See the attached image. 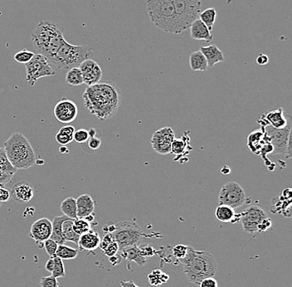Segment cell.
Wrapping results in <instances>:
<instances>
[{
	"mask_svg": "<svg viewBox=\"0 0 292 287\" xmlns=\"http://www.w3.org/2000/svg\"><path fill=\"white\" fill-rule=\"evenodd\" d=\"M61 211L63 215L67 217L69 219H78V207H77V200L72 197H68L61 202L60 206Z\"/></svg>",
	"mask_w": 292,
	"mask_h": 287,
	"instance_id": "f1b7e54d",
	"label": "cell"
},
{
	"mask_svg": "<svg viewBox=\"0 0 292 287\" xmlns=\"http://www.w3.org/2000/svg\"><path fill=\"white\" fill-rule=\"evenodd\" d=\"M113 242H115V240H114L112 233H105L103 238L101 239L99 247L102 249V251H103V250L106 249V247H108L109 245L111 244V243H113Z\"/></svg>",
	"mask_w": 292,
	"mask_h": 287,
	"instance_id": "bcb514c9",
	"label": "cell"
},
{
	"mask_svg": "<svg viewBox=\"0 0 292 287\" xmlns=\"http://www.w3.org/2000/svg\"><path fill=\"white\" fill-rule=\"evenodd\" d=\"M122 260V257H120V255L119 253L115 255V256H112V257H109V261L111 262L112 266H117L120 263V261Z\"/></svg>",
	"mask_w": 292,
	"mask_h": 287,
	"instance_id": "db71d44e",
	"label": "cell"
},
{
	"mask_svg": "<svg viewBox=\"0 0 292 287\" xmlns=\"http://www.w3.org/2000/svg\"><path fill=\"white\" fill-rule=\"evenodd\" d=\"M78 249L68 247L65 244H59L56 252V257L63 260H72L78 257Z\"/></svg>",
	"mask_w": 292,
	"mask_h": 287,
	"instance_id": "836d02e7",
	"label": "cell"
},
{
	"mask_svg": "<svg viewBox=\"0 0 292 287\" xmlns=\"http://www.w3.org/2000/svg\"><path fill=\"white\" fill-rule=\"evenodd\" d=\"M146 10L152 24L165 33H184L177 18L172 0H147Z\"/></svg>",
	"mask_w": 292,
	"mask_h": 287,
	"instance_id": "5b68a950",
	"label": "cell"
},
{
	"mask_svg": "<svg viewBox=\"0 0 292 287\" xmlns=\"http://www.w3.org/2000/svg\"><path fill=\"white\" fill-rule=\"evenodd\" d=\"M66 82L69 85L73 87L84 84L83 74L79 67H73L66 73Z\"/></svg>",
	"mask_w": 292,
	"mask_h": 287,
	"instance_id": "d6a6232c",
	"label": "cell"
},
{
	"mask_svg": "<svg viewBox=\"0 0 292 287\" xmlns=\"http://www.w3.org/2000/svg\"><path fill=\"white\" fill-rule=\"evenodd\" d=\"M149 283L150 285L154 286H159L167 282L170 279V275L166 273L163 272L160 269H156L151 271V274H149L148 276Z\"/></svg>",
	"mask_w": 292,
	"mask_h": 287,
	"instance_id": "1f68e13d",
	"label": "cell"
},
{
	"mask_svg": "<svg viewBox=\"0 0 292 287\" xmlns=\"http://www.w3.org/2000/svg\"><path fill=\"white\" fill-rule=\"evenodd\" d=\"M179 24L184 31L198 19L201 13V0H172Z\"/></svg>",
	"mask_w": 292,
	"mask_h": 287,
	"instance_id": "9c48e42d",
	"label": "cell"
},
{
	"mask_svg": "<svg viewBox=\"0 0 292 287\" xmlns=\"http://www.w3.org/2000/svg\"><path fill=\"white\" fill-rule=\"evenodd\" d=\"M0 205H1V202H0Z\"/></svg>",
	"mask_w": 292,
	"mask_h": 287,
	"instance_id": "680465c9",
	"label": "cell"
},
{
	"mask_svg": "<svg viewBox=\"0 0 292 287\" xmlns=\"http://www.w3.org/2000/svg\"><path fill=\"white\" fill-rule=\"evenodd\" d=\"M52 276L55 278L65 277L66 276V271H65V266H64L63 261L59 257H54V267L52 271Z\"/></svg>",
	"mask_w": 292,
	"mask_h": 287,
	"instance_id": "f35d334b",
	"label": "cell"
},
{
	"mask_svg": "<svg viewBox=\"0 0 292 287\" xmlns=\"http://www.w3.org/2000/svg\"><path fill=\"white\" fill-rule=\"evenodd\" d=\"M14 174L10 173H0V188L5 187L12 179Z\"/></svg>",
	"mask_w": 292,
	"mask_h": 287,
	"instance_id": "816d5d0a",
	"label": "cell"
},
{
	"mask_svg": "<svg viewBox=\"0 0 292 287\" xmlns=\"http://www.w3.org/2000/svg\"><path fill=\"white\" fill-rule=\"evenodd\" d=\"M78 219H85L94 212L95 201L89 194H83L77 199Z\"/></svg>",
	"mask_w": 292,
	"mask_h": 287,
	"instance_id": "603a6c76",
	"label": "cell"
},
{
	"mask_svg": "<svg viewBox=\"0 0 292 287\" xmlns=\"http://www.w3.org/2000/svg\"><path fill=\"white\" fill-rule=\"evenodd\" d=\"M198 18L208 29L212 30L217 18V11L214 8H208L207 10L202 11L198 15Z\"/></svg>",
	"mask_w": 292,
	"mask_h": 287,
	"instance_id": "e575fe53",
	"label": "cell"
},
{
	"mask_svg": "<svg viewBox=\"0 0 292 287\" xmlns=\"http://www.w3.org/2000/svg\"><path fill=\"white\" fill-rule=\"evenodd\" d=\"M26 70V81L30 87H33L40 78L52 77L56 74L47 57L36 53L28 63L24 65Z\"/></svg>",
	"mask_w": 292,
	"mask_h": 287,
	"instance_id": "30bf717a",
	"label": "cell"
},
{
	"mask_svg": "<svg viewBox=\"0 0 292 287\" xmlns=\"http://www.w3.org/2000/svg\"><path fill=\"white\" fill-rule=\"evenodd\" d=\"M200 51L207 60L208 67H212L218 62L225 61L224 53L216 45L211 44L207 47H201Z\"/></svg>",
	"mask_w": 292,
	"mask_h": 287,
	"instance_id": "d4e9b609",
	"label": "cell"
},
{
	"mask_svg": "<svg viewBox=\"0 0 292 287\" xmlns=\"http://www.w3.org/2000/svg\"><path fill=\"white\" fill-rule=\"evenodd\" d=\"M53 114L59 122L70 124L78 117V106L71 100L62 98L55 105Z\"/></svg>",
	"mask_w": 292,
	"mask_h": 287,
	"instance_id": "5bb4252c",
	"label": "cell"
},
{
	"mask_svg": "<svg viewBox=\"0 0 292 287\" xmlns=\"http://www.w3.org/2000/svg\"><path fill=\"white\" fill-rule=\"evenodd\" d=\"M40 285L41 287H59V283L57 278L51 275L41 278Z\"/></svg>",
	"mask_w": 292,
	"mask_h": 287,
	"instance_id": "ee69618b",
	"label": "cell"
},
{
	"mask_svg": "<svg viewBox=\"0 0 292 287\" xmlns=\"http://www.w3.org/2000/svg\"><path fill=\"white\" fill-rule=\"evenodd\" d=\"M267 143H271V140L262 128L253 130L247 139L250 151L257 156H259L262 148Z\"/></svg>",
	"mask_w": 292,
	"mask_h": 287,
	"instance_id": "d6986e66",
	"label": "cell"
},
{
	"mask_svg": "<svg viewBox=\"0 0 292 287\" xmlns=\"http://www.w3.org/2000/svg\"><path fill=\"white\" fill-rule=\"evenodd\" d=\"M58 245L55 241L49 238V239H47L43 243V247H44L45 251H46L47 254L49 255L50 257H55Z\"/></svg>",
	"mask_w": 292,
	"mask_h": 287,
	"instance_id": "ab89813d",
	"label": "cell"
},
{
	"mask_svg": "<svg viewBox=\"0 0 292 287\" xmlns=\"http://www.w3.org/2000/svg\"><path fill=\"white\" fill-rule=\"evenodd\" d=\"M17 170L13 167L10 161L8 160L4 149L0 148V173H10L15 174Z\"/></svg>",
	"mask_w": 292,
	"mask_h": 287,
	"instance_id": "8d00e7d4",
	"label": "cell"
},
{
	"mask_svg": "<svg viewBox=\"0 0 292 287\" xmlns=\"http://www.w3.org/2000/svg\"><path fill=\"white\" fill-rule=\"evenodd\" d=\"M119 254L123 259L127 261L128 270L130 271V264L131 261H134L138 266H143L147 262V259L144 258L140 253L139 246H130L120 250Z\"/></svg>",
	"mask_w": 292,
	"mask_h": 287,
	"instance_id": "7402d4cb",
	"label": "cell"
},
{
	"mask_svg": "<svg viewBox=\"0 0 292 287\" xmlns=\"http://www.w3.org/2000/svg\"><path fill=\"white\" fill-rule=\"evenodd\" d=\"M53 267H54V257H51L45 265V268L48 272L52 273Z\"/></svg>",
	"mask_w": 292,
	"mask_h": 287,
	"instance_id": "11a10c76",
	"label": "cell"
},
{
	"mask_svg": "<svg viewBox=\"0 0 292 287\" xmlns=\"http://www.w3.org/2000/svg\"><path fill=\"white\" fill-rule=\"evenodd\" d=\"M10 193H11V198L15 202L23 204L33 199L34 189H33V187L27 182H19L14 184Z\"/></svg>",
	"mask_w": 292,
	"mask_h": 287,
	"instance_id": "ac0fdd59",
	"label": "cell"
},
{
	"mask_svg": "<svg viewBox=\"0 0 292 287\" xmlns=\"http://www.w3.org/2000/svg\"><path fill=\"white\" fill-rule=\"evenodd\" d=\"M139 248L142 256L147 260L154 257L156 253V249L151 245H139Z\"/></svg>",
	"mask_w": 292,
	"mask_h": 287,
	"instance_id": "7bdbcfd3",
	"label": "cell"
},
{
	"mask_svg": "<svg viewBox=\"0 0 292 287\" xmlns=\"http://www.w3.org/2000/svg\"><path fill=\"white\" fill-rule=\"evenodd\" d=\"M187 134L188 133H185L184 135L180 138H175L171 146V153L179 158H183L188 156L189 152L193 150L189 145L190 138Z\"/></svg>",
	"mask_w": 292,
	"mask_h": 287,
	"instance_id": "484cf974",
	"label": "cell"
},
{
	"mask_svg": "<svg viewBox=\"0 0 292 287\" xmlns=\"http://www.w3.org/2000/svg\"><path fill=\"white\" fill-rule=\"evenodd\" d=\"M269 62V57L267 55L259 54V56L257 57V63L258 65H261V66H263V65H266V64Z\"/></svg>",
	"mask_w": 292,
	"mask_h": 287,
	"instance_id": "f5cc1de1",
	"label": "cell"
},
{
	"mask_svg": "<svg viewBox=\"0 0 292 287\" xmlns=\"http://www.w3.org/2000/svg\"><path fill=\"white\" fill-rule=\"evenodd\" d=\"M290 121H292L291 115L285 113L281 107L274 109L269 111L268 113L264 114L258 120L261 126L270 125L276 129L286 127Z\"/></svg>",
	"mask_w": 292,
	"mask_h": 287,
	"instance_id": "2e32d148",
	"label": "cell"
},
{
	"mask_svg": "<svg viewBox=\"0 0 292 287\" xmlns=\"http://www.w3.org/2000/svg\"><path fill=\"white\" fill-rule=\"evenodd\" d=\"M175 138L172 128H161L152 135L151 140L152 149L160 155H169L171 153V146Z\"/></svg>",
	"mask_w": 292,
	"mask_h": 287,
	"instance_id": "4fadbf2b",
	"label": "cell"
},
{
	"mask_svg": "<svg viewBox=\"0 0 292 287\" xmlns=\"http://www.w3.org/2000/svg\"><path fill=\"white\" fill-rule=\"evenodd\" d=\"M188 247H189V246H186V245H177V246L172 248L173 256L175 258L178 259V261L184 258L185 256H186L187 252H188Z\"/></svg>",
	"mask_w": 292,
	"mask_h": 287,
	"instance_id": "60d3db41",
	"label": "cell"
},
{
	"mask_svg": "<svg viewBox=\"0 0 292 287\" xmlns=\"http://www.w3.org/2000/svg\"><path fill=\"white\" fill-rule=\"evenodd\" d=\"M199 287H218L217 280L213 277H207L203 279L199 284Z\"/></svg>",
	"mask_w": 292,
	"mask_h": 287,
	"instance_id": "681fc988",
	"label": "cell"
},
{
	"mask_svg": "<svg viewBox=\"0 0 292 287\" xmlns=\"http://www.w3.org/2000/svg\"><path fill=\"white\" fill-rule=\"evenodd\" d=\"M247 201L245 191L236 182H229L222 186L218 194L220 204L227 205L233 208L243 206Z\"/></svg>",
	"mask_w": 292,
	"mask_h": 287,
	"instance_id": "8fae6325",
	"label": "cell"
},
{
	"mask_svg": "<svg viewBox=\"0 0 292 287\" xmlns=\"http://www.w3.org/2000/svg\"><path fill=\"white\" fill-rule=\"evenodd\" d=\"M215 217L218 221L224 224H236L240 221L241 215L237 214L235 209L227 205L219 204L215 210Z\"/></svg>",
	"mask_w": 292,
	"mask_h": 287,
	"instance_id": "cb8c5ba5",
	"label": "cell"
},
{
	"mask_svg": "<svg viewBox=\"0 0 292 287\" xmlns=\"http://www.w3.org/2000/svg\"><path fill=\"white\" fill-rule=\"evenodd\" d=\"M102 145V140L100 138H97V137H89L88 139V146L91 150H93V151H97L100 148V146Z\"/></svg>",
	"mask_w": 292,
	"mask_h": 287,
	"instance_id": "c3c4849f",
	"label": "cell"
},
{
	"mask_svg": "<svg viewBox=\"0 0 292 287\" xmlns=\"http://www.w3.org/2000/svg\"><path fill=\"white\" fill-rule=\"evenodd\" d=\"M191 38L194 40L206 41L207 43L212 42L213 39L211 29H208L200 19H197L192 23L190 27Z\"/></svg>",
	"mask_w": 292,
	"mask_h": 287,
	"instance_id": "ffe728a7",
	"label": "cell"
},
{
	"mask_svg": "<svg viewBox=\"0 0 292 287\" xmlns=\"http://www.w3.org/2000/svg\"><path fill=\"white\" fill-rule=\"evenodd\" d=\"M59 151H60V153L61 154L68 153V150H67V148H66V147H64V146H62V147L59 149Z\"/></svg>",
	"mask_w": 292,
	"mask_h": 287,
	"instance_id": "6f0895ef",
	"label": "cell"
},
{
	"mask_svg": "<svg viewBox=\"0 0 292 287\" xmlns=\"http://www.w3.org/2000/svg\"><path fill=\"white\" fill-rule=\"evenodd\" d=\"M92 49L87 45H73L64 40L56 54L48 60L55 71L66 74V71L78 67L83 61L91 58Z\"/></svg>",
	"mask_w": 292,
	"mask_h": 287,
	"instance_id": "8992f818",
	"label": "cell"
},
{
	"mask_svg": "<svg viewBox=\"0 0 292 287\" xmlns=\"http://www.w3.org/2000/svg\"><path fill=\"white\" fill-rule=\"evenodd\" d=\"M120 283L121 287H139L134 284L133 280H121Z\"/></svg>",
	"mask_w": 292,
	"mask_h": 287,
	"instance_id": "9f6ffc18",
	"label": "cell"
},
{
	"mask_svg": "<svg viewBox=\"0 0 292 287\" xmlns=\"http://www.w3.org/2000/svg\"><path fill=\"white\" fill-rule=\"evenodd\" d=\"M83 74L84 84L89 86L95 85L100 83L102 78V70L99 64L93 59L88 58L83 61L78 66Z\"/></svg>",
	"mask_w": 292,
	"mask_h": 287,
	"instance_id": "e0dca14e",
	"label": "cell"
},
{
	"mask_svg": "<svg viewBox=\"0 0 292 287\" xmlns=\"http://www.w3.org/2000/svg\"><path fill=\"white\" fill-rule=\"evenodd\" d=\"M240 215V221L242 222L243 230L249 234L258 233V225L268 217L262 207L257 205H251L243 212H241Z\"/></svg>",
	"mask_w": 292,
	"mask_h": 287,
	"instance_id": "7c38bea8",
	"label": "cell"
},
{
	"mask_svg": "<svg viewBox=\"0 0 292 287\" xmlns=\"http://www.w3.org/2000/svg\"><path fill=\"white\" fill-rule=\"evenodd\" d=\"M83 105L91 115L100 120L113 117L121 102V92L116 83L104 81L87 87L83 95Z\"/></svg>",
	"mask_w": 292,
	"mask_h": 287,
	"instance_id": "6da1fadb",
	"label": "cell"
},
{
	"mask_svg": "<svg viewBox=\"0 0 292 287\" xmlns=\"http://www.w3.org/2000/svg\"><path fill=\"white\" fill-rule=\"evenodd\" d=\"M63 27L52 21H40L31 33V42L39 54L52 58L63 43Z\"/></svg>",
	"mask_w": 292,
	"mask_h": 287,
	"instance_id": "3957f363",
	"label": "cell"
},
{
	"mask_svg": "<svg viewBox=\"0 0 292 287\" xmlns=\"http://www.w3.org/2000/svg\"><path fill=\"white\" fill-rule=\"evenodd\" d=\"M89 133L88 130L85 129H79L76 130L73 135V139L75 140L77 143L83 144L88 141L89 139Z\"/></svg>",
	"mask_w": 292,
	"mask_h": 287,
	"instance_id": "b9f144b4",
	"label": "cell"
},
{
	"mask_svg": "<svg viewBox=\"0 0 292 287\" xmlns=\"http://www.w3.org/2000/svg\"><path fill=\"white\" fill-rule=\"evenodd\" d=\"M112 236L119 246V249L121 250L130 246L140 245L144 233L136 223L123 221L115 224V230L112 233Z\"/></svg>",
	"mask_w": 292,
	"mask_h": 287,
	"instance_id": "52a82bcc",
	"label": "cell"
},
{
	"mask_svg": "<svg viewBox=\"0 0 292 287\" xmlns=\"http://www.w3.org/2000/svg\"><path fill=\"white\" fill-rule=\"evenodd\" d=\"M189 66H190L191 70L193 71H207L208 67L207 60L200 50L191 53L189 56Z\"/></svg>",
	"mask_w": 292,
	"mask_h": 287,
	"instance_id": "83f0119b",
	"label": "cell"
},
{
	"mask_svg": "<svg viewBox=\"0 0 292 287\" xmlns=\"http://www.w3.org/2000/svg\"><path fill=\"white\" fill-rule=\"evenodd\" d=\"M291 126L292 121L283 129H276L270 125L261 126L270 138L271 146L273 147L272 155L284 154L287 156V158L291 157Z\"/></svg>",
	"mask_w": 292,
	"mask_h": 287,
	"instance_id": "ba28073f",
	"label": "cell"
},
{
	"mask_svg": "<svg viewBox=\"0 0 292 287\" xmlns=\"http://www.w3.org/2000/svg\"><path fill=\"white\" fill-rule=\"evenodd\" d=\"M271 225H272V221H271L270 218L267 217L266 219H264L263 221H262V223L258 225L257 231H258V233L266 232V231L271 229Z\"/></svg>",
	"mask_w": 292,
	"mask_h": 287,
	"instance_id": "7dc6e473",
	"label": "cell"
},
{
	"mask_svg": "<svg viewBox=\"0 0 292 287\" xmlns=\"http://www.w3.org/2000/svg\"><path fill=\"white\" fill-rule=\"evenodd\" d=\"M52 234V222L47 218H42L34 222L29 231V238L35 241L40 248H43V243L49 239Z\"/></svg>",
	"mask_w": 292,
	"mask_h": 287,
	"instance_id": "9a60e30c",
	"label": "cell"
},
{
	"mask_svg": "<svg viewBox=\"0 0 292 287\" xmlns=\"http://www.w3.org/2000/svg\"><path fill=\"white\" fill-rule=\"evenodd\" d=\"M4 151L13 167L18 170H28L37 161V156L29 139L24 134L15 132L4 142Z\"/></svg>",
	"mask_w": 292,
	"mask_h": 287,
	"instance_id": "277c9868",
	"label": "cell"
},
{
	"mask_svg": "<svg viewBox=\"0 0 292 287\" xmlns=\"http://www.w3.org/2000/svg\"><path fill=\"white\" fill-rule=\"evenodd\" d=\"M69 218L62 215V216L55 217L52 222V234L50 238L55 241L57 244H64L63 236H62V224L63 222Z\"/></svg>",
	"mask_w": 292,
	"mask_h": 287,
	"instance_id": "4316f807",
	"label": "cell"
},
{
	"mask_svg": "<svg viewBox=\"0 0 292 287\" xmlns=\"http://www.w3.org/2000/svg\"><path fill=\"white\" fill-rule=\"evenodd\" d=\"M75 131V128L73 127L72 125H65L57 132L55 139L59 145L62 146H66L72 141Z\"/></svg>",
	"mask_w": 292,
	"mask_h": 287,
	"instance_id": "f546056e",
	"label": "cell"
},
{
	"mask_svg": "<svg viewBox=\"0 0 292 287\" xmlns=\"http://www.w3.org/2000/svg\"><path fill=\"white\" fill-rule=\"evenodd\" d=\"M72 228L75 233L81 236L92 230V224L85 219H76L73 220Z\"/></svg>",
	"mask_w": 292,
	"mask_h": 287,
	"instance_id": "d590c367",
	"label": "cell"
},
{
	"mask_svg": "<svg viewBox=\"0 0 292 287\" xmlns=\"http://www.w3.org/2000/svg\"><path fill=\"white\" fill-rule=\"evenodd\" d=\"M183 265L184 275L190 282L198 285L207 277H213L217 272V263L210 252L197 251L189 246L184 258L179 260Z\"/></svg>",
	"mask_w": 292,
	"mask_h": 287,
	"instance_id": "7a4b0ae2",
	"label": "cell"
},
{
	"mask_svg": "<svg viewBox=\"0 0 292 287\" xmlns=\"http://www.w3.org/2000/svg\"><path fill=\"white\" fill-rule=\"evenodd\" d=\"M10 198H11V193L10 189L5 187H1L0 188V202H7L8 201L10 200Z\"/></svg>",
	"mask_w": 292,
	"mask_h": 287,
	"instance_id": "f907efd6",
	"label": "cell"
},
{
	"mask_svg": "<svg viewBox=\"0 0 292 287\" xmlns=\"http://www.w3.org/2000/svg\"><path fill=\"white\" fill-rule=\"evenodd\" d=\"M73 219H68L65 220L62 224V236L65 242H71L78 245L80 235L75 233L72 228Z\"/></svg>",
	"mask_w": 292,
	"mask_h": 287,
	"instance_id": "4dcf8cb0",
	"label": "cell"
},
{
	"mask_svg": "<svg viewBox=\"0 0 292 287\" xmlns=\"http://www.w3.org/2000/svg\"><path fill=\"white\" fill-rule=\"evenodd\" d=\"M101 237L99 233L96 231L90 230L88 233L80 236L78 241V246L80 251H88L92 252L99 247L101 243Z\"/></svg>",
	"mask_w": 292,
	"mask_h": 287,
	"instance_id": "44dd1931",
	"label": "cell"
},
{
	"mask_svg": "<svg viewBox=\"0 0 292 287\" xmlns=\"http://www.w3.org/2000/svg\"><path fill=\"white\" fill-rule=\"evenodd\" d=\"M119 246H118L116 242H113L111 244L109 245L108 247H106V249L103 250L102 252L104 254L106 255V257H111L112 256L117 254L119 252Z\"/></svg>",
	"mask_w": 292,
	"mask_h": 287,
	"instance_id": "f6af8a7d",
	"label": "cell"
},
{
	"mask_svg": "<svg viewBox=\"0 0 292 287\" xmlns=\"http://www.w3.org/2000/svg\"><path fill=\"white\" fill-rule=\"evenodd\" d=\"M34 54L35 53H33V52H31L29 50L23 49L17 52L14 58L18 63L25 65L31 61V59L33 58Z\"/></svg>",
	"mask_w": 292,
	"mask_h": 287,
	"instance_id": "74e56055",
	"label": "cell"
}]
</instances>
